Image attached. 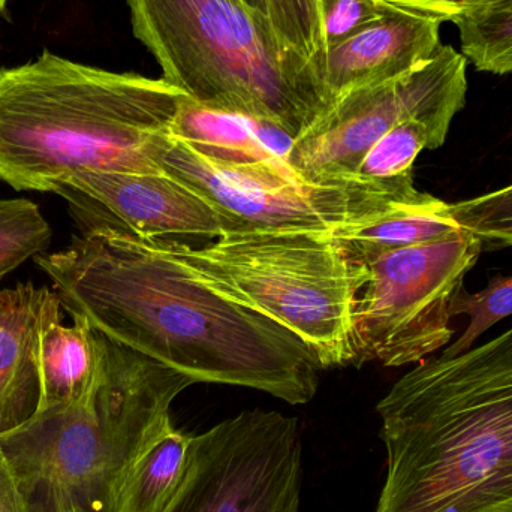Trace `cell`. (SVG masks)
Returning <instances> with one entry per match:
<instances>
[{
    "label": "cell",
    "instance_id": "obj_22",
    "mask_svg": "<svg viewBox=\"0 0 512 512\" xmlns=\"http://www.w3.org/2000/svg\"><path fill=\"white\" fill-rule=\"evenodd\" d=\"M459 315L471 318L469 327L441 357L453 358L469 351L489 328L512 315V276L495 277L483 291L475 294L462 289L451 306V318Z\"/></svg>",
    "mask_w": 512,
    "mask_h": 512
},
{
    "label": "cell",
    "instance_id": "obj_15",
    "mask_svg": "<svg viewBox=\"0 0 512 512\" xmlns=\"http://www.w3.org/2000/svg\"><path fill=\"white\" fill-rule=\"evenodd\" d=\"M460 231L450 204L418 191L375 215L339 225L328 236L364 264L387 252L439 242Z\"/></svg>",
    "mask_w": 512,
    "mask_h": 512
},
{
    "label": "cell",
    "instance_id": "obj_1",
    "mask_svg": "<svg viewBox=\"0 0 512 512\" xmlns=\"http://www.w3.org/2000/svg\"><path fill=\"white\" fill-rule=\"evenodd\" d=\"M72 318L192 381L264 391L304 405L318 361L291 331L222 294L158 239L95 224L33 258Z\"/></svg>",
    "mask_w": 512,
    "mask_h": 512
},
{
    "label": "cell",
    "instance_id": "obj_23",
    "mask_svg": "<svg viewBox=\"0 0 512 512\" xmlns=\"http://www.w3.org/2000/svg\"><path fill=\"white\" fill-rule=\"evenodd\" d=\"M451 213L463 231L498 248H512V185L450 204Z\"/></svg>",
    "mask_w": 512,
    "mask_h": 512
},
{
    "label": "cell",
    "instance_id": "obj_17",
    "mask_svg": "<svg viewBox=\"0 0 512 512\" xmlns=\"http://www.w3.org/2000/svg\"><path fill=\"white\" fill-rule=\"evenodd\" d=\"M189 439L168 424L120 477L110 512H161L182 483Z\"/></svg>",
    "mask_w": 512,
    "mask_h": 512
},
{
    "label": "cell",
    "instance_id": "obj_11",
    "mask_svg": "<svg viewBox=\"0 0 512 512\" xmlns=\"http://www.w3.org/2000/svg\"><path fill=\"white\" fill-rule=\"evenodd\" d=\"M54 194L81 215H98L149 239L207 237L219 239L224 221L203 197L167 173H81Z\"/></svg>",
    "mask_w": 512,
    "mask_h": 512
},
{
    "label": "cell",
    "instance_id": "obj_26",
    "mask_svg": "<svg viewBox=\"0 0 512 512\" xmlns=\"http://www.w3.org/2000/svg\"><path fill=\"white\" fill-rule=\"evenodd\" d=\"M379 2L403 11L436 18L442 23L444 21L454 23L463 12V0H379Z\"/></svg>",
    "mask_w": 512,
    "mask_h": 512
},
{
    "label": "cell",
    "instance_id": "obj_8",
    "mask_svg": "<svg viewBox=\"0 0 512 512\" xmlns=\"http://www.w3.org/2000/svg\"><path fill=\"white\" fill-rule=\"evenodd\" d=\"M466 65L462 53L441 45L411 74L348 93L295 138L288 164L309 182L354 179L370 147L406 120L424 123L439 149L466 105Z\"/></svg>",
    "mask_w": 512,
    "mask_h": 512
},
{
    "label": "cell",
    "instance_id": "obj_16",
    "mask_svg": "<svg viewBox=\"0 0 512 512\" xmlns=\"http://www.w3.org/2000/svg\"><path fill=\"white\" fill-rule=\"evenodd\" d=\"M62 322L63 318L54 319L41 334V411L83 399L101 367V333L86 319L74 318L69 327Z\"/></svg>",
    "mask_w": 512,
    "mask_h": 512
},
{
    "label": "cell",
    "instance_id": "obj_4",
    "mask_svg": "<svg viewBox=\"0 0 512 512\" xmlns=\"http://www.w3.org/2000/svg\"><path fill=\"white\" fill-rule=\"evenodd\" d=\"M164 80L212 110L270 120L295 138L328 105L324 77L242 0H126Z\"/></svg>",
    "mask_w": 512,
    "mask_h": 512
},
{
    "label": "cell",
    "instance_id": "obj_28",
    "mask_svg": "<svg viewBox=\"0 0 512 512\" xmlns=\"http://www.w3.org/2000/svg\"><path fill=\"white\" fill-rule=\"evenodd\" d=\"M0 501L8 502V504H21L24 502L23 495L6 465L5 457L0 451Z\"/></svg>",
    "mask_w": 512,
    "mask_h": 512
},
{
    "label": "cell",
    "instance_id": "obj_20",
    "mask_svg": "<svg viewBox=\"0 0 512 512\" xmlns=\"http://www.w3.org/2000/svg\"><path fill=\"white\" fill-rule=\"evenodd\" d=\"M267 17L277 38L289 50L313 63L324 77L327 45L321 0H265Z\"/></svg>",
    "mask_w": 512,
    "mask_h": 512
},
{
    "label": "cell",
    "instance_id": "obj_5",
    "mask_svg": "<svg viewBox=\"0 0 512 512\" xmlns=\"http://www.w3.org/2000/svg\"><path fill=\"white\" fill-rule=\"evenodd\" d=\"M158 240L210 286L295 334L321 369L354 361L355 307L367 270L328 231L225 233L204 248Z\"/></svg>",
    "mask_w": 512,
    "mask_h": 512
},
{
    "label": "cell",
    "instance_id": "obj_29",
    "mask_svg": "<svg viewBox=\"0 0 512 512\" xmlns=\"http://www.w3.org/2000/svg\"><path fill=\"white\" fill-rule=\"evenodd\" d=\"M248 8L252 11L259 12V14L267 15V2L265 0H242Z\"/></svg>",
    "mask_w": 512,
    "mask_h": 512
},
{
    "label": "cell",
    "instance_id": "obj_13",
    "mask_svg": "<svg viewBox=\"0 0 512 512\" xmlns=\"http://www.w3.org/2000/svg\"><path fill=\"white\" fill-rule=\"evenodd\" d=\"M62 309L56 292L45 286L0 289V438L41 411V334L63 318Z\"/></svg>",
    "mask_w": 512,
    "mask_h": 512
},
{
    "label": "cell",
    "instance_id": "obj_6",
    "mask_svg": "<svg viewBox=\"0 0 512 512\" xmlns=\"http://www.w3.org/2000/svg\"><path fill=\"white\" fill-rule=\"evenodd\" d=\"M483 249L480 237L462 230L364 262L367 280L355 307L352 364L400 367L448 345L454 334L451 306Z\"/></svg>",
    "mask_w": 512,
    "mask_h": 512
},
{
    "label": "cell",
    "instance_id": "obj_30",
    "mask_svg": "<svg viewBox=\"0 0 512 512\" xmlns=\"http://www.w3.org/2000/svg\"><path fill=\"white\" fill-rule=\"evenodd\" d=\"M0 512H26V504H8V502L0 501Z\"/></svg>",
    "mask_w": 512,
    "mask_h": 512
},
{
    "label": "cell",
    "instance_id": "obj_2",
    "mask_svg": "<svg viewBox=\"0 0 512 512\" xmlns=\"http://www.w3.org/2000/svg\"><path fill=\"white\" fill-rule=\"evenodd\" d=\"M376 411L387 477L375 512H512V328L420 361Z\"/></svg>",
    "mask_w": 512,
    "mask_h": 512
},
{
    "label": "cell",
    "instance_id": "obj_10",
    "mask_svg": "<svg viewBox=\"0 0 512 512\" xmlns=\"http://www.w3.org/2000/svg\"><path fill=\"white\" fill-rule=\"evenodd\" d=\"M93 388L78 402L38 412L0 438L21 495L36 487H59L89 512H110V457Z\"/></svg>",
    "mask_w": 512,
    "mask_h": 512
},
{
    "label": "cell",
    "instance_id": "obj_24",
    "mask_svg": "<svg viewBox=\"0 0 512 512\" xmlns=\"http://www.w3.org/2000/svg\"><path fill=\"white\" fill-rule=\"evenodd\" d=\"M379 0H321L322 27L327 51L366 29L384 14Z\"/></svg>",
    "mask_w": 512,
    "mask_h": 512
},
{
    "label": "cell",
    "instance_id": "obj_25",
    "mask_svg": "<svg viewBox=\"0 0 512 512\" xmlns=\"http://www.w3.org/2000/svg\"><path fill=\"white\" fill-rule=\"evenodd\" d=\"M26 512H89L68 490L36 487L23 493Z\"/></svg>",
    "mask_w": 512,
    "mask_h": 512
},
{
    "label": "cell",
    "instance_id": "obj_9",
    "mask_svg": "<svg viewBox=\"0 0 512 512\" xmlns=\"http://www.w3.org/2000/svg\"><path fill=\"white\" fill-rule=\"evenodd\" d=\"M295 418L246 411L189 439L188 466L161 512H300Z\"/></svg>",
    "mask_w": 512,
    "mask_h": 512
},
{
    "label": "cell",
    "instance_id": "obj_18",
    "mask_svg": "<svg viewBox=\"0 0 512 512\" xmlns=\"http://www.w3.org/2000/svg\"><path fill=\"white\" fill-rule=\"evenodd\" d=\"M426 149L433 150L429 128L418 120H406L370 147L358 164L355 177L387 185L414 183L415 161Z\"/></svg>",
    "mask_w": 512,
    "mask_h": 512
},
{
    "label": "cell",
    "instance_id": "obj_3",
    "mask_svg": "<svg viewBox=\"0 0 512 512\" xmlns=\"http://www.w3.org/2000/svg\"><path fill=\"white\" fill-rule=\"evenodd\" d=\"M185 93L44 51L0 69V182L54 192L81 173H164Z\"/></svg>",
    "mask_w": 512,
    "mask_h": 512
},
{
    "label": "cell",
    "instance_id": "obj_12",
    "mask_svg": "<svg viewBox=\"0 0 512 512\" xmlns=\"http://www.w3.org/2000/svg\"><path fill=\"white\" fill-rule=\"evenodd\" d=\"M441 20L385 5L384 14L327 51L324 72L328 108L348 93L411 74L435 56Z\"/></svg>",
    "mask_w": 512,
    "mask_h": 512
},
{
    "label": "cell",
    "instance_id": "obj_19",
    "mask_svg": "<svg viewBox=\"0 0 512 512\" xmlns=\"http://www.w3.org/2000/svg\"><path fill=\"white\" fill-rule=\"evenodd\" d=\"M51 228L30 200H0V279L47 251Z\"/></svg>",
    "mask_w": 512,
    "mask_h": 512
},
{
    "label": "cell",
    "instance_id": "obj_14",
    "mask_svg": "<svg viewBox=\"0 0 512 512\" xmlns=\"http://www.w3.org/2000/svg\"><path fill=\"white\" fill-rule=\"evenodd\" d=\"M173 137L198 155L227 167H285L295 140L270 120L212 110L189 96L177 111Z\"/></svg>",
    "mask_w": 512,
    "mask_h": 512
},
{
    "label": "cell",
    "instance_id": "obj_7",
    "mask_svg": "<svg viewBox=\"0 0 512 512\" xmlns=\"http://www.w3.org/2000/svg\"><path fill=\"white\" fill-rule=\"evenodd\" d=\"M161 165L168 176L197 192L219 213L224 234L327 233L418 192L414 183L387 185L358 177L309 182L289 165L227 167L198 155L176 138L162 155Z\"/></svg>",
    "mask_w": 512,
    "mask_h": 512
},
{
    "label": "cell",
    "instance_id": "obj_27",
    "mask_svg": "<svg viewBox=\"0 0 512 512\" xmlns=\"http://www.w3.org/2000/svg\"><path fill=\"white\" fill-rule=\"evenodd\" d=\"M508 11H512V0H463V12L459 18Z\"/></svg>",
    "mask_w": 512,
    "mask_h": 512
},
{
    "label": "cell",
    "instance_id": "obj_21",
    "mask_svg": "<svg viewBox=\"0 0 512 512\" xmlns=\"http://www.w3.org/2000/svg\"><path fill=\"white\" fill-rule=\"evenodd\" d=\"M460 32L462 54L484 72H512V11L474 15L454 21Z\"/></svg>",
    "mask_w": 512,
    "mask_h": 512
},
{
    "label": "cell",
    "instance_id": "obj_31",
    "mask_svg": "<svg viewBox=\"0 0 512 512\" xmlns=\"http://www.w3.org/2000/svg\"><path fill=\"white\" fill-rule=\"evenodd\" d=\"M6 3H8V0H0V12L5 9Z\"/></svg>",
    "mask_w": 512,
    "mask_h": 512
}]
</instances>
